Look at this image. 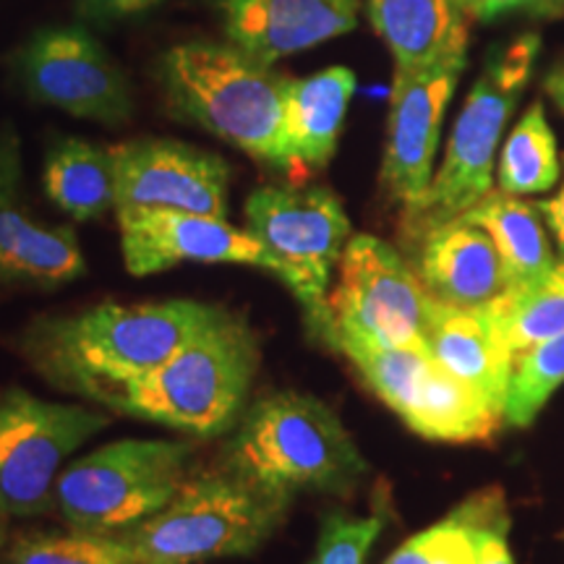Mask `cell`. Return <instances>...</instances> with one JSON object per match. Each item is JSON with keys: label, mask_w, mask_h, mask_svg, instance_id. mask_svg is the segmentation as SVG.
<instances>
[{"label": "cell", "mask_w": 564, "mask_h": 564, "mask_svg": "<svg viewBox=\"0 0 564 564\" xmlns=\"http://www.w3.org/2000/svg\"><path fill=\"white\" fill-rule=\"evenodd\" d=\"M217 308L199 301L100 303L37 316L17 335V350L47 384L102 405L165 364Z\"/></svg>", "instance_id": "cell-1"}, {"label": "cell", "mask_w": 564, "mask_h": 564, "mask_svg": "<svg viewBox=\"0 0 564 564\" xmlns=\"http://www.w3.org/2000/svg\"><path fill=\"white\" fill-rule=\"evenodd\" d=\"M259 358L251 324L220 306L165 364L110 394L102 405L202 440L220 436L241 419Z\"/></svg>", "instance_id": "cell-2"}, {"label": "cell", "mask_w": 564, "mask_h": 564, "mask_svg": "<svg viewBox=\"0 0 564 564\" xmlns=\"http://www.w3.org/2000/svg\"><path fill=\"white\" fill-rule=\"evenodd\" d=\"M158 79L167 110L228 141L262 165L285 171L282 105L288 76L232 42H181L162 55Z\"/></svg>", "instance_id": "cell-3"}, {"label": "cell", "mask_w": 564, "mask_h": 564, "mask_svg": "<svg viewBox=\"0 0 564 564\" xmlns=\"http://www.w3.org/2000/svg\"><path fill=\"white\" fill-rule=\"evenodd\" d=\"M220 468L264 489L348 494L369 463L337 413L314 394L274 392L241 415Z\"/></svg>", "instance_id": "cell-4"}, {"label": "cell", "mask_w": 564, "mask_h": 564, "mask_svg": "<svg viewBox=\"0 0 564 564\" xmlns=\"http://www.w3.org/2000/svg\"><path fill=\"white\" fill-rule=\"evenodd\" d=\"M539 55L541 37L535 32L494 45L486 55L481 74L449 133L442 165L426 194L400 215V238L405 246L419 241L423 232L463 217L494 192L499 141L531 82Z\"/></svg>", "instance_id": "cell-5"}, {"label": "cell", "mask_w": 564, "mask_h": 564, "mask_svg": "<svg viewBox=\"0 0 564 564\" xmlns=\"http://www.w3.org/2000/svg\"><path fill=\"white\" fill-rule=\"evenodd\" d=\"M291 494L217 468L186 478L152 518L116 533L137 564H199L257 552L285 523Z\"/></svg>", "instance_id": "cell-6"}, {"label": "cell", "mask_w": 564, "mask_h": 564, "mask_svg": "<svg viewBox=\"0 0 564 564\" xmlns=\"http://www.w3.org/2000/svg\"><path fill=\"white\" fill-rule=\"evenodd\" d=\"M194 444L118 440L68 463L53 489L70 531L121 533L160 512L186 484Z\"/></svg>", "instance_id": "cell-7"}, {"label": "cell", "mask_w": 564, "mask_h": 564, "mask_svg": "<svg viewBox=\"0 0 564 564\" xmlns=\"http://www.w3.org/2000/svg\"><path fill=\"white\" fill-rule=\"evenodd\" d=\"M246 225L299 299L308 333L327 337V293L350 241V220L327 186H264L246 199Z\"/></svg>", "instance_id": "cell-8"}, {"label": "cell", "mask_w": 564, "mask_h": 564, "mask_svg": "<svg viewBox=\"0 0 564 564\" xmlns=\"http://www.w3.org/2000/svg\"><path fill=\"white\" fill-rule=\"evenodd\" d=\"M361 373L366 387L403 419L411 432L434 442H491L502 429V413L474 387L434 361L429 348H384L343 337L335 343Z\"/></svg>", "instance_id": "cell-9"}, {"label": "cell", "mask_w": 564, "mask_h": 564, "mask_svg": "<svg viewBox=\"0 0 564 564\" xmlns=\"http://www.w3.org/2000/svg\"><path fill=\"white\" fill-rule=\"evenodd\" d=\"M432 295L421 285L411 259L382 238L350 236L337 262V282L327 293V337L384 348H426Z\"/></svg>", "instance_id": "cell-10"}, {"label": "cell", "mask_w": 564, "mask_h": 564, "mask_svg": "<svg viewBox=\"0 0 564 564\" xmlns=\"http://www.w3.org/2000/svg\"><path fill=\"white\" fill-rule=\"evenodd\" d=\"M110 423L87 405L42 400L24 387H0V497L11 518L55 510L53 489L66 460Z\"/></svg>", "instance_id": "cell-11"}, {"label": "cell", "mask_w": 564, "mask_h": 564, "mask_svg": "<svg viewBox=\"0 0 564 564\" xmlns=\"http://www.w3.org/2000/svg\"><path fill=\"white\" fill-rule=\"evenodd\" d=\"M13 68L30 100L74 118L121 126L133 112L121 66L79 24L40 30L21 47Z\"/></svg>", "instance_id": "cell-12"}, {"label": "cell", "mask_w": 564, "mask_h": 564, "mask_svg": "<svg viewBox=\"0 0 564 564\" xmlns=\"http://www.w3.org/2000/svg\"><path fill=\"white\" fill-rule=\"evenodd\" d=\"M465 66L468 55L423 68H394L379 178L384 194L403 209L413 207L434 178L444 112Z\"/></svg>", "instance_id": "cell-13"}, {"label": "cell", "mask_w": 564, "mask_h": 564, "mask_svg": "<svg viewBox=\"0 0 564 564\" xmlns=\"http://www.w3.org/2000/svg\"><path fill=\"white\" fill-rule=\"evenodd\" d=\"M116 150V212L175 209L228 217V162L175 139H133Z\"/></svg>", "instance_id": "cell-14"}, {"label": "cell", "mask_w": 564, "mask_h": 564, "mask_svg": "<svg viewBox=\"0 0 564 564\" xmlns=\"http://www.w3.org/2000/svg\"><path fill=\"white\" fill-rule=\"evenodd\" d=\"M126 270L137 278L165 272L175 264H251L274 272L278 264L249 230L225 217L175 209L118 212Z\"/></svg>", "instance_id": "cell-15"}, {"label": "cell", "mask_w": 564, "mask_h": 564, "mask_svg": "<svg viewBox=\"0 0 564 564\" xmlns=\"http://www.w3.org/2000/svg\"><path fill=\"white\" fill-rule=\"evenodd\" d=\"M87 274L76 232L32 217L21 183V147L13 126H0V282L13 288L68 285Z\"/></svg>", "instance_id": "cell-16"}, {"label": "cell", "mask_w": 564, "mask_h": 564, "mask_svg": "<svg viewBox=\"0 0 564 564\" xmlns=\"http://www.w3.org/2000/svg\"><path fill=\"white\" fill-rule=\"evenodd\" d=\"M361 0H223L225 34L272 66L358 26Z\"/></svg>", "instance_id": "cell-17"}, {"label": "cell", "mask_w": 564, "mask_h": 564, "mask_svg": "<svg viewBox=\"0 0 564 564\" xmlns=\"http://www.w3.org/2000/svg\"><path fill=\"white\" fill-rule=\"evenodd\" d=\"M408 249L421 285L434 301L455 308H486L505 301L502 257L481 225L457 217L423 232Z\"/></svg>", "instance_id": "cell-18"}, {"label": "cell", "mask_w": 564, "mask_h": 564, "mask_svg": "<svg viewBox=\"0 0 564 564\" xmlns=\"http://www.w3.org/2000/svg\"><path fill=\"white\" fill-rule=\"evenodd\" d=\"M426 348L434 361L502 413L512 373V350L494 306L455 308L432 299Z\"/></svg>", "instance_id": "cell-19"}, {"label": "cell", "mask_w": 564, "mask_h": 564, "mask_svg": "<svg viewBox=\"0 0 564 564\" xmlns=\"http://www.w3.org/2000/svg\"><path fill=\"white\" fill-rule=\"evenodd\" d=\"M356 87V74L345 66L324 68L306 79H288L282 105V147L285 173H291L293 181L324 171L335 158Z\"/></svg>", "instance_id": "cell-20"}, {"label": "cell", "mask_w": 564, "mask_h": 564, "mask_svg": "<svg viewBox=\"0 0 564 564\" xmlns=\"http://www.w3.org/2000/svg\"><path fill=\"white\" fill-rule=\"evenodd\" d=\"M373 32L394 68H423L468 55L470 17L460 0H366Z\"/></svg>", "instance_id": "cell-21"}, {"label": "cell", "mask_w": 564, "mask_h": 564, "mask_svg": "<svg viewBox=\"0 0 564 564\" xmlns=\"http://www.w3.org/2000/svg\"><path fill=\"white\" fill-rule=\"evenodd\" d=\"M463 217L468 223L481 225L502 257L507 295L499 303L520 299L554 270L560 257L552 249L549 228L535 202H525L523 196H510L494 188Z\"/></svg>", "instance_id": "cell-22"}, {"label": "cell", "mask_w": 564, "mask_h": 564, "mask_svg": "<svg viewBox=\"0 0 564 564\" xmlns=\"http://www.w3.org/2000/svg\"><path fill=\"white\" fill-rule=\"evenodd\" d=\"M45 194L74 220L87 223L116 209V150L95 141L55 139L45 158Z\"/></svg>", "instance_id": "cell-23"}, {"label": "cell", "mask_w": 564, "mask_h": 564, "mask_svg": "<svg viewBox=\"0 0 564 564\" xmlns=\"http://www.w3.org/2000/svg\"><path fill=\"white\" fill-rule=\"evenodd\" d=\"M562 162L546 108L541 100L528 105L505 139L497 162V188L510 196L546 194L560 183Z\"/></svg>", "instance_id": "cell-24"}, {"label": "cell", "mask_w": 564, "mask_h": 564, "mask_svg": "<svg viewBox=\"0 0 564 564\" xmlns=\"http://www.w3.org/2000/svg\"><path fill=\"white\" fill-rule=\"evenodd\" d=\"M564 384V335L544 340L512 358L502 419L514 429H528Z\"/></svg>", "instance_id": "cell-25"}, {"label": "cell", "mask_w": 564, "mask_h": 564, "mask_svg": "<svg viewBox=\"0 0 564 564\" xmlns=\"http://www.w3.org/2000/svg\"><path fill=\"white\" fill-rule=\"evenodd\" d=\"M494 312L502 322L512 358L564 335V257L556 259L554 270L539 285L510 303H494Z\"/></svg>", "instance_id": "cell-26"}, {"label": "cell", "mask_w": 564, "mask_h": 564, "mask_svg": "<svg viewBox=\"0 0 564 564\" xmlns=\"http://www.w3.org/2000/svg\"><path fill=\"white\" fill-rule=\"evenodd\" d=\"M9 564H137L116 533H21L6 554Z\"/></svg>", "instance_id": "cell-27"}, {"label": "cell", "mask_w": 564, "mask_h": 564, "mask_svg": "<svg viewBox=\"0 0 564 564\" xmlns=\"http://www.w3.org/2000/svg\"><path fill=\"white\" fill-rule=\"evenodd\" d=\"M382 528L384 520L379 514H366V518L348 512L324 514L312 564H364Z\"/></svg>", "instance_id": "cell-28"}, {"label": "cell", "mask_w": 564, "mask_h": 564, "mask_svg": "<svg viewBox=\"0 0 564 564\" xmlns=\"http://www.w3.org/2000/svg\"><path fill=\"white\" fill-rule=\"evenodd\" d=\"M476 512L478 564H514L510 552V512H507L505 491L489 486L470 494Z\"/></svg>", "instance_id": "cell-29"}, {"label": "cell", "mask_w": 564, "mask_h": 564, "mask_svg": "<svg viewBox=\"0 0 564 564\" xmlns=\"http://www.w3.org/2000/svg\"><path fill=\"white\" fill-rule=\"evenodd\" d=\"M436 528H440V539H436L434 564H478L476 512L470 497L440 520Z\"/></svg>", "instance_id": "cell-30"}, {"label": "cell", "mask_w": 564, "mask_h": 564, "mask_svg": "<svg viewBox=\"0 0 564 564\" xmlns=\"http://www.w3.org/2000/svg\"><path fill=\"white\" fill-rule=\"evenodd\" d=\"M470 21H491L505 17H560L564 13V0H460Z\"/></svg>", "instance_id": "cell-31"}, {"label": "cell", "mask_w": 564, "mask_h": 564, "mask_svg": "<svg viewBox=\"0 0 564 564\" xmlns=\"http://www.w3.org/2000/svg\"><path fill=\"white\" fill-rule=\"evenodd\" d=\"M160 3H165V0H76L82 17L100 21V24L139 17V13H147Z\"/></svg>", "instance_id": "cell-32"}, {"label": "cell", "mask_w": 564, "mask_h": 564, "mask_svg": "<svg viewBox=\"0 0 564 564\" xmlns=\"http://www.w3.org/2000/svg\"><path fill=\"white\" fill-rule=\"evenodd\" d=\"M436 539H440V528L434 523L394 549V554L384 564H434Z\"/></svg>", "instance_id": "cell-33"}, {"label": "cell", "mask_w": 564, "mask_h": 564, "mask_svg": "<svg viewBox=\"0 0 564 564\" xmlns=\"http://www.w3.org/2000/svg\"><path fill=\"white\" fill-rule=\"evenodd\" d=\"M562 162H564V158H562ZM535 207H539L541 217H544L549 236L554 238L556 251H560V257H564V183H562L560 192L552 196V199L535 202Z\"/></svg>", "instance_id": "cell-34"}, {"label": "cell", "mask_w": 564, "mask_h": 564, "mask_svg": "<svg viewBox=\"0 0 564 564\" xmlns=\"http://www.w3.org/2000/svg\"><path fill=\"white\" fill-rule=\"evenodd\" d=\"M544 89L546 95L552 97L556 108H560V112L564 116V58H560L552 66V70L546 74L544 79Z\"/></svg>", "instance_id": "cell-35"}, {"label": "cell", "mask_w": 564, "mask_h": 564, "mask_svg": "<svg viewBox=\"0 0 564 564\" xmlns=\"http://www.w3.org/2000/svg\"><path fill=\"white\" fill-rule=\"evenodd\" d=\"M9 520H11V512L9 507H6L3 497H0V552H3L6 544H9Z\"/></svg>", "instance_id": "cell-36"}]
</instances>
